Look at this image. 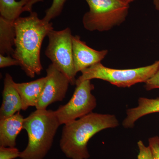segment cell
<instances>
[{
	"mask_svg": "<svg viewBox=\"0 0 159 159\" xmlns=\"http://www.w3.org/2000/svg\"><path fill=\"white\" fill-rule=\"evenodd\" d=\"M46 80V77L29 82L14 83L15 87L21 99L22 110L25 111L30 107H36Z\"/></svg>",
	"mask_w": 159,
	"mask_h": 159,
	"instance_id": "12",
	"label": "cell"
},
{
	"mask_svg": "<svg viewBox=\"0 0 159 159\" xmlns=\"http://www.w3.org/2000/svg\"><path fill=\"white\" fill-rule=\"evenodd\" d=\"M54 111L37 110L24 119L23 129L29 142L20 152L21 159H43L51 149L60 125Z\"/></svg>",
	"mask_w": 159,
	"mask_h": 159,
	"instance_id": "3",
	"label": "cell"
},
{
	"mask_svg": "<svg viewBox=\"0 0 159 159\" xmlns=\"http://www.w3.org/2000/svg\"><path fill=\"white\" fill-rule=\"evenodd\" d=\"M153 3L155 9L159 11V0H153Z\"/></svg>",
	"mask_w": 159,
	"mask_h": 159,
	"instance_id": "22",
	"label": "cell"
},
{
	"mask_svg": "<svg viewBox=\"0 0 159 159\" xmlns=\"http://www.w3.org/2000/svg\"><path fill=\"white\" fill-rule=\"evenodd\" d=\"M66 0H53L51 7L46 11V14L43 19L50 22L51 20L59 16L62 12Z\"/></svg>",
	"mask_w": 159,
	"mask_h": 159,
	"instance_id": "16",
	"label": "cell"
},
{
	"mask_svg": "<svg viewBox=\"0 0 159 159\" xmlns=\"http://www.w3.org/2000/svg\"><path fill=\"white\" fill-rule=\"evenodd\" d=\"M119 125L114 115L91 113L64 125L60 141L61 149L69 158L88 159L90 139L101 130Z\"/></svg>",
	"mask_w": 159,
	"mask_h": 159,
	"instance_id": "2",
	"label": "cell"
},
{
	"mask_svg": "<svg viewBox=\"0 0 159 159\" xmlns=\"http://www.w3.org/2000/svg\"><path fill=\"white\" fill-rule=\"evenodd\" d=\"M14 21L0 16V54L12 56L13 54L16 38Z\"/></svg>",
	"mask_w": 159,
	"mask_h": 159,
	"instance_id": "15",
	"label": "cell"
},
{
	"mask_svg": "<svg viewBox=\"0 0 159 159\" xmlns=\"http://www.w3.org/2000/svg\"><path fill=\"white\" fill-rule=\"evenodd\" d=\"M20 152L15 147L0 146V159H14L20 157Z\"/></svg>",
	"mask_w": 159,
	"mask_h": 159,
	"instance_id": "17",
	"label": "cell"
},
{
	"mask_svg": "<svg viewBox=\"0 0 159 159\" xmlns=\"http://www.w3.org/2000/svg\"><path fill=\"white\" fill-rule=\"evenodd\" d=\"M16 38L12 57L28 77L34 78L43 70L40 52L43 40L53 30V24L40 19L32 11L26 17H20L14 21Z\"/></svg>",
	"mask_w": 159,
	"mask_h": 159,
	"instance_id": "1",
	"label": "cell"
},
{
	"mask_svg": "<svg viewBox=\"0 0 159 159\" xmlns=\"http://www.w3.org/2000/svg\"><path fill=\"white\" fill-rule=\"evenodd\" d=\"M150 147L154 159H159V137L155 136L148 139Z\"/></svg>",
	"mask_w": 159,
	"mask_h": 159,
	"instance_id": "19",
	"label": "cell"
},
{
	"mask_svg": "<svg viewBox=\"0 0 159 159\" xmlns=\"http://www.w3.org/2000/svg\"><path fill=\"white\" fill-rule=\"evenodd\" d=\"M72 98L66 104L54 111L60 124H67L93 112L97 106V100L92 93L94 85L91 80L76 84Z\"/></svg>",
	"mask_w": 159,
	"mask_h": 159,
	"instance_id": "7",
	"label": "cell"
},
{
	"mask_svg": "<svg viewBox=\"0 0 159 159\" xmlns=\"http://www.w3.org/2000/svg\"><path fill=\"white\" fill-rule=\"evenodd\" d=\"M72 44L74 67L77 74L101 62L108 53L107 50L98 51L90 48L77 35H73Z\"/></svg>",
	"mask_w": 159,
	"mask_h": 159,
	"instance_id": "9",
	"label": "cell"
},
{
	"mask_svg": "<svg viewBox=\"0 0 159 159\" xmlns=\"http://www.w3.org/2000/svg\"><path fill=\"white\" fill-rule=\"evenodd\" d=\"M49 43L45 55L70 80L71 85H76V74L73 58V44L70 29L61 31L51 30L48 34Z\"/></svg>",
	"mask_w": 159,
	"mask_h": 159,
	"instance_id": "6",
	"label": "cell"
},
{
	"mask_svg": "<svg viewBox=\"0 0 159 159\" xmlns=\"http://www.w3.org/2000/svg\"><path fill=\"white\" fill-rule=\"evenodd\" d=\"M43 0H0V14L6 20L14 21L25 11L32 12L35 3Z\"/></svg>",
	"mask_w": 159,
	"mask_h": 159,
	"instance_id": "14",
	"label": "cell"
},
{
	"mask_svg": "<svg viewBox=\"0 0 159 159\" xmlns=\"http://www.w3.org/2000/svg\"><path fill=\"white\" fill-rule=\"evenodd\" d=\"M46 80L36 109L46 110L54 102L61 101L66 97L70 80L53 64L46 70Z\"/></svg>",
	"mask_w": 159,
	"mask_h": 159,
	"instance_id": "8",
	"label": "cell"
},
{
	"mask_svg": "<svg viewBox=\"0 0 159 159\" xmlns=\"http://www.w3.org/2000/svg\"><path fill=\"white\" fill-rule=\"evenodd\" d=\"M13 78L6 74L4 79L2 102L0 108V119H6L22 110V102L18 92L14 86Z\"/></svg>",
	"mask_w": 159,
	"mask_h": 159,
	"instance_id": "10",
	"label": "cell"
},
{
	"mask_svg": "<svg viewBox=\"0 0 159 159\" xmlns=\"http://www.w3.org/2000/svg\"><path fill=\"white\" fill-rule=\"evenodd\" d=\"M145 83V88L147 90L159 89V67L153 76Z\"/></svg>",
	"mask_w": 159,
	"mask_h": 159,
	"instance_id": "20",
	"label": "cell"
},
{
	"mask_svg": "<svg viewBox=\"0 0 159 159\" xmlns=\"http://www.w3.org/2000/svg\"><path fill=\"white\" fill-rule=\"evenodd\" d=\"M19 65V63L17 60L11 57L10 56H5L0 54V68L7 67L12 66Z\"/></svg>",
	"mask_w": 159,
	"mask_h": 159,
	"instance_id": "21",
	"label": "cell"
},
{
	"mask_svg": "<svg viewBox=\"0 0 159 159\" xmlns=\"http://www.w3.org/2000/svg\"><path fill=\"white\" fill-rule=\"evenodd\" d=\"M159 67V60L151 65L125 70L109 68L99 62L81 71V76L77 79L76 84L84 80L98 79L107 81L118 87H130L139 83H146Z\"/></svg>",
	"mask_w": 159,
	"mask_h": 159,
	"instance_id": "5",
	"label": "cell"
},
{
	"mask_svg": "<svg viewBox=\"0 0 159 159\" xmlns=\"http://www.w3.org/2000/svg\"><path fill=\"white\" fill-rule=\"evenodd\" d=\"M24 119L20 112L0 119V146L15 147L17 136L23 129Z\"/></svg>",
	"mask_w": 159,
	"mask_h": 159,
	"instance_id": "11",
	"label": "cell"
},
{
	"mask_svg": "<svg viewBox=\"0 0 159 159\" xmlns=\"http://www.w3.org/2000/svg\"><path fill=\"white\" fill-rule=\"evenodd\" d=\"M138 145L139 148L138 159H154L149 146H145L142 141H139Z\"/></svg>",
	"mask_w": 159,
	"mask_h": 159,
	"instance_id": "18",
	"label": "cell"
},
{
	"mask_svg": "<svg viewBox=\"0 0 159 159\" xmlns=\"http://www.w3.org/2000/svg\"><path fill=\"white\" fill-rule=\"evenodd\" d=\"M124 2H125L128 3V4H129L131 2H134V1H136V0H123Z\"/></svg>",
	"mask_w": 159,
	"mask_h": 159,
	"instance_id": "23",
	"label": "cell"
},
{
	"mask_svg": "<svg viewBox=\"0 0 159 159\" xmlns=\"http://www.w3.org/2000/svg\"><path fill=\"white\" fill-rule=\"evenodd\" d=\"M138 102V107L129 109L126 111L127 116L122 122V125L125 128L133 127L136 121L144 116L159 112V98L148 99L141 97Z\"/></svg>",
	"mask_w": 159,
	"mask_h": 159,
	"instance_id": "13",
	"label": "cell"
},
{
	"mask_svg": "<svg viewBox=\"0 0 159 159\" xmlns=\"http://www.w3.org/2000/svg\"><path fill=\"white\" fill-rule=\"evenodd\" d=\"M85 1L89 10L84 15L82 22L88 31H108L122 24L128 15L129 4L123 0Z\"/></svg>",
	"mask_w": 159,
	"mask_h": 159,
	"instance_id": "4",
	"label": "cell"
}]
</instances>
